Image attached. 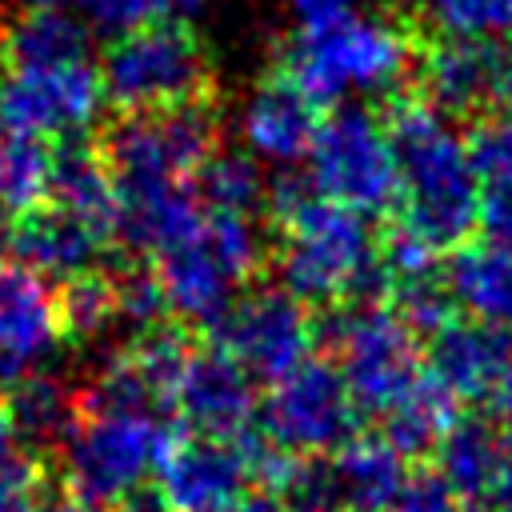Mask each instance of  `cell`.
Instances as JSON below:
<instances>
[{
	"label": "cell",
	"mask_w": 512,
	"mask_h": 512,
	"mask_svg": "<svg viewBox=\"0 0 512 512\" xmlns=\"http://www.w3.org/2000/svg\"><path fill=\"white\" fill-rule=\"evenodd\" d=\"M212 152L216 120L200 104L124 116L100 152L120 196V240L148 256L184 240L204 216L196 172Z\"/></svg>",
	"instance_id": "obj_1"
},
{
	"label": "cell",
	"mask_w": 512,
	"mask_h": 512,
	"mask_svg": "<svg viewBox=\"0 0 512 512\" xmlns=\"http://www.w3.org/2000/svg\"><path fill=\"white\" fill-rule=\"evenodd\" d=\"M384 124L392 132L400 172L396 228L412 232L436 252L468 244L480 220V188L468 136H460L452 116L436 112L428 100H396Z\"/></svg>",
	"instance_id": "obj_2"
},
{
	"label": "cell",
	"mask_w": 512,
	"mask_h": 512,
	"mask_svg": "<svg viewBox=\"0 0 512 512\" xmlns=\"http://www.w3.org/2000/svg\"><path fill=\"white\" fill-rule=\"evenodd\" d=\"M272 208L280 220V280L296 300L340 304L384 288L380 240L368 216L316 196L304 180H280L272 188Z\"/></svg>",
	"instance_id": "obj_3"
},
{
	"label": "cell",
	"mask_w": 512,
	"mask_h": 512,
	"mask_svg": "<svg viewBox=\"0 0 512 512\" xmlns=\"http://www.w3.org/2000/svg\"><path fill=\"white\" fill-rule=\"evenodd\" d=\"M168 444H172V432L160 408L88 388L80 396V412L72 428L56 444L60 476L72 500L104 512L144 492Z\"/></svg>",
	"instance_id": "obj_4"
},
{
	"label": "cell",
	"mask_w": 512,
	"mask_h": 512,
	"mask_svg": "<svg viewBox=\"0 0 512 512\" xmlns=\"http://www.w3.org/2000/svg\"><path fill=\"white\" fill-rule=\"evenodd\" d=\"M416 64V44L404 24L380 12H352L328 28L292 32L284 76L316 104H348L356 96L392 92Z\"/></svg>",
	"instance_id": "obj_5"
},
{
	"label": "cell",
	"mask_w": 512,
	"mask_h": 512,
	"mask_svg": "<svg viewBox=\"0 0 512 512\" xmlns=\"http://www.w3.org/2000/svg\"><path fill=\"white\" fill-rule=\"evenodd\" d=\"M264 236L252 216L204 212L200 224L156 256V280L168 312L196 328H216L236 292L260 272Z\"/></svg>",
	"instance_id": "obj_6"
},
{
	"label": "cell",
	"mask_w": 512,
	"mask_h": 512,
	"mask_svg": "<svg viewBox=\"0 0 512 512\" xmlns=\"http://www.w3.org/2000/svg\"><path fill=\"white\" fill-rule=\"evenodd\" d=\"M208 76L212 72H208L204 44L184 20H164V24L112 36L100 60L104 96L128 116L200 104Z\"/></svg>",
	"instance_id": "obj_7"
},
{
	"label": "cell",
	"mask_w": 512,
	"mask_h": 512,
	"mask_svg": "<svg viewBox=\"0 0 512 512\" xmlns=\"http://www.w3.org/2000/svg\"><path fill=\"white\" fill-rule=\"evenodd\" d=\"M304 160H308V188L340 208L376 216L396 204L400 172H396L392 132L368 108L344 104L328 120H320Z\"/></svg>",
	"instance_id": "obj_8"
},
{
	"label": "cell",
	"mask_w": 512,
	"mask_h": 512,
	"mask_svg": "<svg viewBox=\"0 0 512 512\" xmlns=\"http://www.w3.org/2000/svg\"><path fill=\"white\" fill-rule=\"evenodd\" d=\"M336 368L360 412L384 416L420 376V332L396 304L364 300L332 320Z\"/></svg>",
	"instance_id": "obj_9"
},
{
	"label": "cell",
	"mask_w": 512,
	"mask_h": 512,
	"mask_svg": "<svg viewBox=\"0 0 512 512\" xmlns=\"http://www.w3.org/2000/svg\"><path fill=\"white\" fill-rule=\"evenodd\" d=\"M256 420L272 448L300 460H320L356 436L360 408L336 364L304 360L300 368L268 384Z\"/></svg>",
	"instance_id": "obj_10"
},
{
	"label": "cell",
	"mask_w": 512,
	"mask_h": 512,
	"mask_svg": "<svg viewBox=\"0 0 512 512\" xmlns=\"http://www.w3.org/2000/svg\"><path fill=\"white\" fill-rule=\"evenodd\" d=\"M104 100V80L92 60L0 68V128L44 144L88 132Z\"/></svg>",
	"instance_id": "obj_11"
},
{
	"label": "cell",
	"mask_w": 512,
	"mask_h": 512,
	"mask_svg": "<svg viewBox=\"0 0 512 512\" xmlns=\"http://www.w3.org/2000/svg\"><path fill=\"white\" fill-rule=\"evenodd\" d=\"M220 348L252 376L276 384L304 360H312L316 320L288 288H256L240 296L216 324Z\"/></svg>",
	"instance_id": "obj_12"
},
{
	"label": "cell",
	"mask_w": 512,
	"mask_h": 512,
	"mask_svg": "<svg viewBox=\"0 0 512 512\" xmlns=\"http://www.w3.org/2000/svg\"><path fill=\"white\" fill-rule=\"evenodd\" d=\"M256 480V440L172 436L156 468V496L168 512H232Z\"/></svg>",
	"instance_id": "obj_13"
},
{
	"label": "cell",
	"mask_w": 512,
	"mask_h": 512,
	"mask_svg": "<svg viewBox=\"0 0 512 512\" xmlns=\"http://www.w3.org/2000/svg\"><path fill=\"white\" fill-rule=\"evenodd\" d=\"M64 340L60 296L24 264L0 268V392L44 372Z\"/></svg>",
	"instance_id": "obj_14"
},
{
	"label": "cell",
	"mask_w": 512,
	"mask_h": 512,
	"mask_svg": "<svg viewBox=\"0 0 512 512\" xmlns=\"http://www.w3.org/2000/svg\"><path fill=\"white\" fill-rule=\"evenodd\" d=\"M172 412H180L196 436L240 440L256 424L260 404L252 376L224 348H192L172 396Z\"/></svg>",
	"instance_id": "obj_15"
},
{
	"label": "cell",
	"mask_w": 512,
	"mask_h": 512,
	"mask_svg": "<svg viewBox=\"0 0 512 512\" xmlns=\"http://www.w3.org/2000/svg\"><path fill=\"white\" fill-rule=\"evenodd\" d=\"M428 372L456 396L492 408L512 376V336L480 320H448L428 336Z\"/></svg>",
	"instance_id": "obj_16"
},
{
	"label": "cell",
	"mask_w": 512,
	"mask_h": 512,
	"mask_svg": "<svg viewBox=\"0 0 512 512\" xmlns=\"http://www.w3.org/2000/svg\"><path fill=\"white\" fill-rule=\"evenodd\" d=\"M320 128V104L296 88L284 72L256 84L240 108V140L252 160L264 164H300L316 140Z\"/></svg>",
	"instance_id": "obj_17"
},
{
	"label": "cell",
	"mask_w": 512,
	"mask_h": 512,
	"mask_svg": "<svg viewBox=\"0 0 512 512\" xmlns=\"http://www.w3.org/2000/svg\"><path fill=\"white\" fill-rule=\"evenodd\" d=\"M500 68H504V52L496 44L440 36L420 56V88L436 112L468 116L480 112L488 100H496Z\"/></svg>",
	"instance_id": "obj_18"
},
{
	"label": "cell",
	"mask_w": 512,
	"mask_h": 512,
	"mask_svg": "<svg viewBox=\"0 0 512 512\" xmlns=\"http://www.w3.org/2000/svg\"><path fill=\"white\" fill-rule=\"evenodd\" d=\"M12 248L20 256V264L44 280H80V276H92L108 240L96 236L88 224H80L76 216L52 208V204H40L32 216H24L16 228H12Z\"/></svg>",
	"instance_id": "obj_19"
},
{
	"label": "cell",
	"mask_w": 512,
	"mask_h": 512,
	"mask_svg": "<svg viewBox=\"0 0 512 512\" xmlns=\"http://www.w3.org/2000/svg\"><path fill=\"white\" fill-rule=\"evenodd\" d=\"M328 460V480L340 512H388L408 484V456L384 436H352Z\"/></svg>",
	"instance_id": "obj_20"
},
{
	"label": "cell",
	"mask_w": 512,
	"mask_h": 512,
	"mask_svg": "<svg viewBox=\"0 0 512 512\" xmlns=\"http://www.w3.org/2000/svg\"><path fill=\"white\" fill-rule=\"evenodd\" d=\"M444 292L468 320L512 328V244H460L444 272Z\"/></svg>",
	"instance_id": "obj_21"
},
{
	"label": "cell",
	"mask_w": 512,
	"mask_h": 512,
	"mask_svg": "<svg viewBox=\"0 0 512 512\" xmlns=\"http://www.w3.org/2000/svg\"><path fill=\"white\" fill-rule=\"evenodd\" d=\"M44 204L76 216L108 244L120 236V196H116V180L100 152H88V148L60 152Z\"/></svg>",
	"instance_id": "obj_22"
},
{
	"label": "cell",
	"mask_w": 512,
	"mask_h": 512,
	"mask_svg": "<svg viewBox=\"0 0 512 512\" xmlns=\"http://www.w3.org/2000/svg\"><path fill=\"white\" fill-rule=\"evenodd\" d=\"M92 28L68 8H28L4 36V68H40L92 60Z\"/></svg>",
	"instance_id": "obj_23"
},
{
	"label": "cell",
	"mask_w": 512,
	"mask_h": 512,
	"mask_svg": "<svg viewBox=\"0 0 512 512\" xmlns=\"http://www.w3.org/2000/svg\"><path fill=\"white\" fill-rule=\"evenodd\" d=\"M384 420V440L404 452L408 460L412 456H428L444 444V436L452 432L456 424V396L424 368V376L380 416Z\"/></svg>",
	"instance_id": "obj_24"
},
{
	"label": "cell",
	"mask_w": 512,
	"mask_h": 512,
	"mask_svg": "<svg viewBox=\"0 0 512 512\" xmlns=\"http://www.w3.org/2000/svg\"><path fill=\"white\" fill-rule=\"evenodd\" d=\"M472 168L480 188V228L488 240L512 244V116L484 120L472 136Z\"/></svg>",
	"instance_id": "obj_25"
},
{
	"label": "cell",
	"mask_w": 512,
	"mask_h": 512,
	"mask_svg": "<svg viewBox=\"0 0 512 512\" xmlns=\"http://www.w3.org/2000/svg\"><path fill=\"white\" fill-rule=\"evenodd\" d=\"M440 476L460 500H484L492 492L496 460H500V432L484 420H456L444 444L436 448Z\"/></svg>",
	"instance_id": "obj_26"
},
{
	"label": "cell",
	"mask_w": 512,
	"mask_h": 512,
	"mask_svg": "<svg viewBox=\"0 0 512 512\" xmlns=\"http://www.w3.org/2000/svg\"><path fill=\"white\" fill-rule=\"evenodd\" d=\"M52 168H56V156L44 140L0 128V212L8 220L32 216L48 200Z\"/></svg>",
	"instance_id": "obj_27"
},
{
	"label": "cell",
	"mask_w": 512,
	"mask_h": 512,
	"mask_svg": "<svg viewBox=\"0 0 512 512\" xmlns=\"http://www.w3.org/2000/svg\"><path fill=\"white\" fill-rule=\"evenodd\" d=\"M8 412L20 424V432L40 448V444H60L64 432L72 428L76 412H80V396L68 392L56 376H32L24 384H16L8 392Z\"/></svg>",
	"instance_id": "obj_28"
},
{
	"label": "cell",
	"mask_w": 512,
	"mask_h": 512,
	"mask_svg": "<svg viewBox=\"0 0 512 512\" xmlns=\"http://www.w3.org/2000/svg\"><path fill=\"white\" fill-rule=\"evenodd\" d=\"M196 200L204 212L256 216L264 200V176L248 152H212L196 172Z\"/></svg>",
	"instance_id": "obj_29"
},
{
	"label": "cell",
	"mask_w": 512,
	"mask_h": 512,
	"mask_svg": "<svg viewBox=\"0 0 512 512\" xmlns=\"http://www.w3.org/2000/svg\"><path fill=\"white\" fill-rule=\"evenodd\" d=\"M40 452L12 420L8 404L0 400V512H28L40 504Z\"/></svg>",
	"instance_id": "obj_30"
},
{
	"label": "cell",
	"mask_w": 512,
	"mask_h": 512,
	"mask_svg": "<svg viewBox=\"0 0 512 512\" xmlns=\"http://www.w3.org/2000/svg\"><path fill=\"white\" fill-rule=\"evenodd\" d=\"M204 4L208 0H76L80 20L108 36H124V32L164 24V20H184L200 12Z\"/></svg>",
	"instance_id": "obj_31"
},
{
	"label": "cell",
	"mask_w": 512,
	"mask_h": 512,
	"mask_svg": "<svg viewBox=\"0 0 512 512\" xmlns=\"http://www.w3.org/2000/svg\"><path fill=\"white\" fill-rule=\"evenodd\" d=\"M428 16L440 36L488 44L512 36V0H428Z\"/></svg>",
	"instance_id": "obj_32"
},
{
	"label": "cell",
	"mask_w": 512,
	"mask_h": 512,
	"mask_svg": "<svg viewBox=\"0 0 512 512\" xmlns=\"http://www.w3.org/2000/svg\"><path fill=\"white\" fill-rule=\"evenodd\" d=\"M60 316H64V336H96L116 320V292L112 280L104 276H80L64 284L60 292Z\"/></svg>",
	"instance_id": "obj_33"
},
{
	"label": "cell",
	"mask_w": 512,
	"mask_h": 512,
	"mask_svg": "<svg viewBox=\"0 0 512 512\" xmlns=\"http://www.w3.org/2000/svg\"><path fill=\"white\" fill-rule=\"evenodd\" d=\"M112 292H116V320H124L136 336H144L152 328H164L168 300H164V288H160L156 272L136 268V272L112 280Z\"/></svg>",
	"instance_id": "obj_34"
},
{
	"label": "cell",
	"mask_w": 512,
	"mask_h": 512,
	"mask_svg": "<svg viewBox=\"0 0 512 512\" xmlns=\"http://www.w3.org/2000/svg\"><path fill=\"white\" fill-rule=\"evenodd\" d=\"M388 512H464V500L448 488L440 472H420V476H408V484L400 488Z\"/></svg>",
	"instance_id": "obj_35"
},
{
	"label": "cell",
	"mask_w": 512,
	"mask_h": 512,
	"mask_svg": "<svg viewBox=\"0 0 512 512\" xmlns=\"http://www.w3.org/2000/svg\"><path fill=\"white\" fill-rule=\"evenodd\" d=\"M360 12V0H292V16H296V32H312V28H328L344 16Z\"/></svg>",
	"instance_id": "obj_36"
},
{
	"label": "cell",
	"mask_w": 512,
	"mask_h": 512,
	"mask_svg": "<svg viewBox=\"0 0 512 512\" xmlns=\"http://www.w3.org/2000/svg\"><path fill=\"white\" fill-rule=\"evenodd\" d=\"M488 504L500 508V512H512V428L500 432V460H496V476H492Z\"/></svg>",
	"instance_id": "obj_37"
},
{
	"label": "cell",
	"mask_w": 512,
	"mask_h": 512,
	"mask_svg": "<svg viewBox=\"0 0 512 512\" xmlns=\"http://www.w3.org/2000/svg\"><path fill=\"white\" fill-rule=\"evenodd\" d=\"M232 512H292V508L280 496H244Z\"/></svg>",
	"instance_id": "obj_38"
},
{
	"label": "cell",
	"mask_w": 512,
	"mask_h": 512,
	"mask_svg": "<svg viewBox=\"0 0 512 512\" xmlns=\"http://www.w3.org/2000/svg\"><path fill=\"white\" fill-rule=\"evenodd\" d=\"M496 100H500L504 116H512V52L504 56V68H500V88H496Z\"/></svg>",
	"instance_id": "obj_39"
},
{
	"label": "cell",
	"mask_w": 512,
	"mask_h": 512,
	"mask_svg": "<svg viewBox=\"0 0 512 512\" xmlns=\"http://www.w3.org/2000/svg\"><path fill=\"white\" fill-rule=\"evenodd\" d=\"M120 512H168V508L160 504L156 492H136L128 504H120Z\"/></svg>",
	"instance_id": "obj_40"
},
{
	"label": "cell",
	"mask_w": 512,
	"mask_h": 512,
	"mask_svg": "<svg viewBox=\"0 0 512 512\" xmlns=\"http://www.w3.org/2000/svg\"><path fill=\"white\" fill-rule=\"evenodd\" d=\"M28 512H100V508H88V504H80V500H40L36 508H28Z\"/></svg>",
	"instance_id": "obj_41"
},
{
	"label": "cell",
	"mask_w": 512,
	"mask_h": 512,
	"mask_svg": "<svg viewBox=\"0 0 512 512\" xmlns=\"http://www.w3.org/2000/svg\"><path fill=\"white\" fill-rule=\"evenodd\" d=\"M8 248H12V224H8V216L0 212V268H4V256H8Z\"/></svg>",
	"instance_id": "obj_42"
},
{
	"label": "cell",
	"mask_w": 512,
	"mask_h": 512,
	"mask_svg": "<svg viewBox=\"0 0 512 512\" xmlns=\"http://www.w3.org/2000/svg\"><path fill=\"white\" fill-rule=\"evenodd\" d=\"M64 0H32V8H60Z\"/></svg>",
	"instance_id": "obj_43"
},
{
	"label": "cell",
	"mask_w": 512,
	"mask_h": 512,
	"mask_svg": "<svg viewBox=\"0 0 512 512\" xmlns=\"http://www.w3.org/2000/svg\"><path fill=\"white\" fill-rule=\"evenodd\" d=\"M408 4H424V8H428V0H408Z\"/></svg>",
	"instance_id": "obj_44"
},
{
	"label": "cell",
	"mask_w": 512,
	"mask_h": 512,
	"mask_svg": "<svg viewBox=\"0 0 512 512\" xmlns=\"http://www.w3.org/2000/svg\"><path fill=\"white\" fill-rule=\"evenodd\" d=\"M480 512H500V508H492V504H488V508H480Z\"/></svg>",
	"instance_id": "obj_45"
}]
</instances>
